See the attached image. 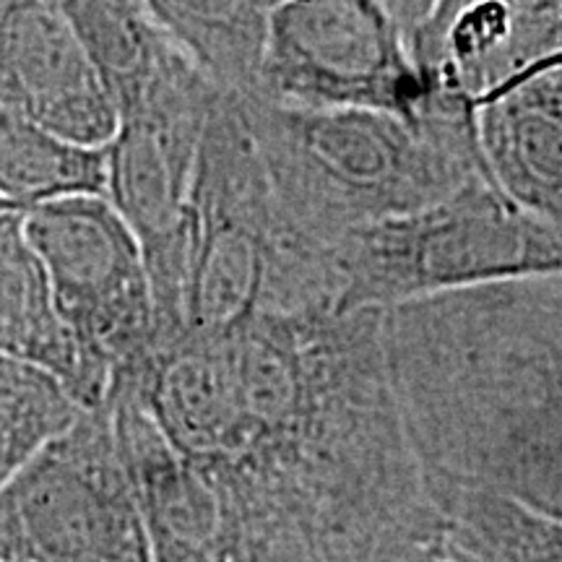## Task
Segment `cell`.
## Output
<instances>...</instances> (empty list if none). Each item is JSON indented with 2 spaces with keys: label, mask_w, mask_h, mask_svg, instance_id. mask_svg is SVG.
Listing matches in <instances>:
<instances>
[{
  "label": "cell",
  "mask_w": 562,
  "mask_h": 562,
  "mask_svg": "<svg viewBox=\"0 0 562 562\" xmlns=\"http://www.w3.org/2000/svg\"><path fill=\"white\" fill-rule=\"evenodd\" d=\"M383 313H258L220 339L235 417L193 463L222 492L240 562H389L440 537Z\"/></svg>",
  "instance_id": "cell-1"
},
{
  "label": "cell",
  "mask_w": 562,
  "mask_h": 562,
  "mask_svg": "<svg viewBox=\"0 0 562 562\" xmlns=\"http://www.w3.org/2000/svg\"><path fill=\"white\" fill-rule=\"evenodd\" d=\"M383 334L427 490L562 518V273L398 302Z\"/></svg>",
  "instance_id": "cell-2"
},
{
  "label": "cell",
  "mask_w": 562,
  "mask_h": 562,
  "mask_svg": "<svg viewBox=\"0 0 562 562\" xmlns=\"http://www.w3.org/2000/svg\"><path fill=\"white\" fill-rule=\"evenodd\" d=\"M286 220L331 248L351 229L427 209L487 180L476 112L419 117L381 110L286 108L235 94Z\"/></svg>",
  "instance_id": "cell-3"
},
{
  "label": "cell",
  "mask_w": 562,
  "mask_h": 562,
  "mask_svg": "<svg viewBox=\"0 0 562 562\" xmlns=\"http://www.w3.org/2000/svg\"><path fill=\"white\" fill-rule=\"evenodd\" d=\"M313 305H336L331 248L286 220L237 97L222 91L182 224L178 339H224L258 313Z\"/></svg>",
  "instance_id": "cell-4"
},
{
  "label": "cell",
  "mask_w": 562,
  "mask_h": 562,
  "mask_svg": "<svg viewBox=\"0 0 562 562\" xmlns=\"http://www.w3.org/2000/svg\"><path fill=\"white\" fill-rule=\"evenodd\" d=\"M336 307H393L497 281L562 273V224L476 180L432 206L331 245Z\"/></svg>",
  "instance_id": "cell-5"
},
{
  "label": "cell",
  "mask_w": 562,
  "mask_h": 562,
  "mask_svg": "<svg viewBox=\"0 0 562 562\" xmlns=\"http://www.w3.org/2000/svg\"><path fill=\"white\" fill-rule=\"evenodd\" d=\"M216 89L167 42L136 94L117 108L104 195L136 232L149 273L154 321L178 326L182 224Z\"/></svg>",
  "instance_id": "cell-6"
},
{
  "label": "cell",
  "mask_w": 562,
  "mask_h": 562,
  "mask_svg": "<svg viewBox=\"0 0 562 562\" xmlns=\"http://www.w3.org/2000/svg\"><path fill=\"white\" fill-rule=\"evenodd\" d=\"M151 562L108 406L87 409L0 490V562Z\"/></svg>",
  "instance_id": "cell-7"
},
{
  "label": "cell",
  "mask_w": 562,
  "mask_h": 562,
  "mask_svg": "<svg viewBox=\"0 0 562 562\" xmlns=\"http://www.w3.org/2000/svg\"><path fill=\"white\" fill-rule=\"evenodd\" d=\"M245 94L313 110H381L419 121L430 89L383 0H279Z\"/></svg>",
  "instance_id": "cell-8"
},
{
  "label": "cell",
  "mask_w": 562,
  "mask_h": 562,
  "mask_svg": "<svg viewBox=\"0 0 562 562\" xmlns=\"http://www.w3.org/2000/svg\"><path fill=\"white\" fill-rule=\"evenodd\" d=\"M63 318L112 372V389L136 385L149 368L157 328L144 250L102 193L66 195L24 211ZM110 389V391H112Z\"/></svg>",
  "instance_id": "cell-9"
},
{
  "label": "cell",
  "mask_w": 562,
  "mask_h": 562,
  "mask_svg": "<svg viewBox=\"0 0 562 562\" xmlns=\"http://www.w3.org/2000/svg\"><path fill=\"white\" fill-rule=\"evenodd\" d=\"M104 406L151 562H237L229 510L216 484L167 440L136 393L110 391Z\"/></svg>",
  "instance_id": "cell-10"
},
{
  "label": "cell",
  "mask_w": 562,
  "mask_h": 562,
  "mask_svg": "<svg viewBox=\"0 0 562 562\" xmlns=\"http://www.w3.org/2000/svg\"><path fill=\"white\" fill-rule=\"evenodd\" d=\"M0 104L83 146L117 128L108 83L50 0H16L0 24Z\"/></svg>",
  "instance_id": "cell-11"
},
{
  "label": "cell",
  "mask_w": 562,
  "mask_h": 562,
  "mask_svg": "<svg viewBox=\"0 0 562 562\" xmlns=\"http://www.w3.org/2000/svg\"><path fill=\"white\" fill-rule=\"evenodd\" d=\"M476 140L497 191L562 224V66L529 70L484 97Z\"/></svg>",
  "instance_id": "cell-12"
},
{
  "label": "cell",
  "mask_w": 562,
  "mask_h": 562,
  "mask_svg": "<svg viewBox=\"0 0 562 562\" xmlns=\"http://www.w3.org/2000/svg\"><path fill=\"white\" fill-rule=\"evenodd\" d=\"M0 351L50 372L83 409L108 404L112 372L63 318L24 211H0Z\"/></svg>",
  "instance_id": "cell-13"
},
{
  "label": "cell",
  "mask_w": 562,
  "mask_h": 562,
  "mask_svg": "<svg viewBox=\"0 0 562 562\" xmlns=\"http://www.w3.org/2000/svg\"><path fill=\"white\" fill-rule=\"evenodd\" d=\"M138 5L216 89L229 94L252 89L269 37L266 0H138Z\"/></svg>",
  "instance_id": "cell-14"
},
{
  "label": "cell",
  "mask_w": 562,
  "mask_h": 562,
  "mask_svg": "<svg viewBox=\"0 0 562 562\" xmlns=\"http://www.w3.org/2000/svg\"><path fill=\"white\" fill-rule=\"evenodd\" d=\"M108 188V149L83 146L0 104V203L26 211Z\"/></svg>",
  "instance_id": "cell-15"
},
{
  "label": "cell",
  "mask_w": 562,
  "mask_h": 562,
  "mask_svg": "<svg viewBox=\"0 0 562 562\" xmlns=\"http://www.w3.org/2000/svg\"><path fill=\"white\" fill-rule=\"evenodd\" d=\"M442 537L495 562H562V518L476 487H430Z\"/></svg>",
  "instance_id": "cell-16"
},
{
  "label": "cell",
  "mask_w": 562,
  "mask_h": 562,
  "mask_svg": "<svg viewBox=\"0 0 562 562\" xmlns=\"http://www.w3.org/2000/svg\"><path fill=\"white\" fill-rule=\"evenodd\" d=\"M83 412L58 378L0 351V490Z\"/></svg>",
  "instance_id": "cell-17"
},
{
  "label": "cell",
  "mask_w": 562,
  "mask_h": 562,
  "mask_svg": "<svg viewBox=\"0 0 562 562\" xmlns=\"http://www.w3.org/2000/svg\"><path fill=\"white\" fill-rule=\"evenodd\" d=\"M435 0H383V5L393 13V19L402 24L404 34L414 30L422 19L427 16V11L432 9Z\"/></svg>",
  "instance_id": "cell-18"
},
{
  "label": "cell",
  "mask_w": 562,
  "mask_h": 562,
  "mask_svg": "<svg viewBox=\"0 0 562 562\" xmlns=\"http://www.w3.org/2000/svg\"><path fill=\"white\" fill-rule=\"evenodd\" d=\"M389 562H459L453 554L446 552V547L440 544V537L432 539V542H422L414 544L409 550L398 552L396 558H391Z\"/></svg>",
  "instance_id": "cell-19"
},
{
  "label": "cell",
  "mask_w": 562,
  "mask_h": 562,
  "mask_svg": "<svg viewBox=\"0 0 562 562\" xmlns=\"http://www.w3.org/2000/svg\"><path fill=\"white\" fill-rule=\"evenodd\" d=\"M440 544L446 547V552L453 554V558L459 560V562H495V560H490L487 554H482V552H476V550H469V547H461V544L451 542V539H446V537H442V533H440Z\"/></svg>",
  "instance_id": "cell-20"
},
{
  "label": "cell",
  "mask_w": 562,
  "mask_h": 562,
  "mask_svg": "<svg viewBox=\"0 0 562 562\" xmlns=\"http://www.w3.org/2000/svg\"><path fill=\"white\" fill-rule=\"evenodd\" d=\"M13 5H16V0H0V24H3L5 16H9Z\"/></svg>",
  "instance_id": "cell-21"
},
{
  "label": "cell",
  "mask_w": 562,
  "mask_h": 562,
  "mask_svg": "<svg viewBox=\"0 0 562 562\" xmlns=\"http://www.w3.org/2000/svg\"><path fill=\"white\" fill-rule=\"evenodd\" d=\"M266 3H269V5H277V3H279V0H266Z\"/></svg>",
  "instance_id": "cell-22"
},
{
  "label": "cell",
  "mask_w": 562,
  "mask_h": 562,
  "mask_svg": "<svg viewBox=\"0 0 562 562\" xmlns=\"http://www.w3.org/2000/svg\"><path fill=\"white\" fill-rule=\"evenodd\" d=\"M0 211H11V209H5V206H3V203H0Z\"/></svg>",
  "instance_id": "cell-23"
},
{
  "label": "cell",
  "mask_w": 562,
  "mask_h": 562,
  "mask_svg": "<svg viewBox=\"0 0 562 562\" xmlns=\"http://www.w3.org/2000/svg\"><path fill=\"white\" fill-rule=\"evenodd\" d=\"M9 562H21V560H9Z\"/></svg>",
  "instance_id": "cell-24"
}]
</instances>
